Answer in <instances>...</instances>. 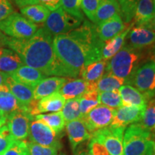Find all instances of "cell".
<instances>
[{"label":"cell","instance_id":"obj_19","mask_svg":"<svg viewBox=\"0 0 155 155\" xmlns=\"http://www.w3.org/2000/svg\"><path fill=\"white\" fill-rule=\"evenodd\" d=\"M65 98L59 92L48 96L38 101L35 107L32 110L31 115L35 116L43 113H55L61 111L65 103Z\"/></svg>","mask_w":155,"mask_h":155},{"label":"cell","instance_id":"obj_33","mask_svg":"<svg viewBox=\"0 0 155 155\" xmlns=\"http://www.w3.org/2000/svg\"><path fill=\"white\" fill-rule=\"evenodd\" d=\"M139 0H118L120 6V16L127 25L134 18L136 9Z\"/></svg>","mask_w":155,"mask_h":155},{"label":"cell","instance_id":"obj_50","mask_svg":"<svg viewBox=\"0 0 155 155\" xmlns=\"http://www.w3.org/2000/svg\"><path fill=\"white\" fill-rule=\"evenodd\" d=\"M153 2V5H154V10H155V0H152Z\"/></svg>","mask_w":155,"mask_h":155},{"label":"cell","instance_id":"obj_16","mask_svg":"<svg viewBox=\"0 0 155 155\" xmlns=\"http://www.w3.org/2000/svg\"><path fill=\"white\" fill-rule=\"evenodd\" d=\"M65 129L73 152L81 144L91 139V134L89 132L81 119L68 122L65 124Z\"/></svg>","mask_w":155,"mask_h":155},{"label":"cell","instance_id":"obj_43","mask_svg":"<svg viewBox=\"0 0 155 155\" xmlns=\"http://www.w3.org/2000/svg\"><path fill=\"white\" fill-rule=\"evenodd\" d=\"M35 5H41L50 12L55 11L61 7V0H35Z\"/></svg>","mask_w":155,"mask_h":155},{"label":"cell","instance_id":"obj_1","mask_svg":"<svg viewBox=\"0 0 155 155\" xmlns=\"http://www.w3.org/2000/svg\"><path fill=\"white\" fill-rule=\"evenodd\" d=\"M53 38L44 27L39 28L28 40L10 38L0 31V48L12 50L24 65L38 70L47 76L76 78L56 56Z\"/></svg>","mask_w":155,"mask_h":155},{"label":"cell","instance_id":"obj_31","mask_svg":"<svg viewBox=\"0 0 155 155\" xmlns=\"http://www.w3.org/2000/svg\"><path fill=\"white\" fill-rule=\"evenodd\" d=\"M79 104L81 116L83 117L91 110L99 105L100 92L98 90L88 91L79 98Z\"/></svg>","mask_w":155,"mask_h":155},{"label":"cell","instance_id":"obj_32","mask_svg":"<svg viewBox=\"0 0 155 155\" xmlns=\"http://www.w3.org/2000/svg\"><path fill=\"white\" fill-rule=\"evenodd\" d=\"M61 112L65 123L74 121V120L81 119L82 116H81L80 111L79 98L65 101V105Z\"/></svg>","mask_w":155,"mask_h":155},{"label":"cell","instance_id":"obj_35","mask_svg":"<svg viewBox=\"0 0 155 155\" xmlns=\"http://www.w3.org/2000/svg\"><path fill=\"white\" fill-rule=\"evenodd\" d=\"M143 128L152 131L155 125V98H152L147 103L142 119L139 122Z\"/></svg>","mask_w":155,"mask_h":155},{"label":"cell","instance_id":"obj_39","mask_svg":"<svg viewBox=\"0 0 155 155\" xmlns=\"http://www.w3.org/2000/svg\"><path fill=\"white\" fill-rule=\"evenodd\" d=\"M15 141V139L9 134L7 125L0 128V155L5 154Z\"/></svg>","mask_w":155,"mask_h":155},{"label":"cell","instance_id":"obj_45","mask_svg":"<svg viewBox=\"0 0 155 155\" xmlns=\"http://www.w3.org/2000/svg\"><path fill=\"white\" fill-rule=\"evenodd\" d=\"M7 116L0 111V128L6 124V123H7Z\"/></svg>","mask_w":155,"mask_h":155},{"label":"cell","instance_id":"obj_30","mask_svg":"<svg viewBox=\"0 0 155 155\" xmlns=\"http://www.w3.org/2000/svg\"><path fill=\"white\" fill-rule=\"evenodd\" d=\"M125 84H127V82L124 79L108 73H105V74L96 82V88L99 92L119 90Z\"/></svg>","mask_w":155,"mask_h":155},{"label":"cell","instance_id":"obj_29","mask_svg":"<svg viewBox=\"0 0 155 155\" xmlns=\"http://www.w3.org/2000/svg\"><path fill=\"white\" fill-rule=\"evenodd\" d=\"M35 120L43 122L49 127L58 135H60L65 127V121L61 111L49 113L46 114H38L35 116Z\"/></svg>","mask_w":155,"mask_h":155},{"label":"cell","instance_id":"obj_21","mask_svg":"<svg viewBox=\"0 0 155 155\" xmlns=\"http://www.w3.org/2000/svg\"><path fill=\"white\" fill-rule=\"evenodd\" d=\"M122 106L146 108L149 101L139 91L131 86L125 84L119 89Z\"/></svg>","mask_w":155,"mask_h":155},{"label":"cell","instance_id":"obj_51","mask_svg":"<svg viewBox=\"0 0 155 155\" xmlns=\"http://www.w3.org/2000/svg\"><path fill=\"white\" fill-rule=\"evenodd\" d=\"M58 155H65V154H58Z\"/></svg>","mask_w":155,"mask_h":155},{"label":"cell","instance_id":"obj_40","mask_svg":"<svg viewBox=\"0 0 155 155\" xmlns=\"http://www.w3.org/2000/svg\"><path fill=\"white\" fill-rule=\"evenodd\" d=\"M28 150L27 141L15 140L11 147L6 151L3 155H28Z\"/></svg>","mask_w":155,"mask_h":155},{"label":"cell","instance_id":"obj_17","mask_svg":"<svg viewBox=\"0 0 155 155\" xmlns=\"http://www.w3.org/2000/svg\"><path fill=\"white\" fill-rule=\"evenodd\" d=\"M95 25L97 35L103 42L111 40L121 33L126 28V25L119 15Z\"/></svg>","mask_w":155,"mask_h":155},{"label":"cell","instance_id":"obj_24","mask_svg":"<svg viewBox=\"0 0 155 155\" xmlns=\"http://www.w3.org/2000/svg\"><path fill=\"white\" fill-rule=\"evenodd\" d=\"M155 17V10L152 0H139L136 9L134 25L137 26L148 25Z\"/></svg>","mask_w":155,"mask_h":155},{"label":"cell","instance_id":"obj_8","mask_svg":"<svg viewBox=\"0 0 155 155\" xmlns=\"http://www.w3.org/2000/svg\"><path fill=\"white\" fill-rule=\"evenodd\" d=\"M126 129L109 126L95 131L91 137L102 143L110 155H123V139Z\"/></svg>","mask_w":155,"mask_h":155},{"label":"cell","instance_id":"obj_11","mask_svg":"<svg viewBox=\"0 0 155 155\" xmlns=\"http://www.w3.org/2000/svg\"><path fill=\"white\" fill-rule=\"evenodd\" d=\"M4 78L5 85L13 94L24 111L30 114L32 108L35 105L37 101L34 99L33 88L19 83L15 81L11 75L2 73Z\"/></svg>","mask_w":155,"mask_h":155},{"label":"cell","instance_id":"obj_12","mask_svg":"<svg viewBox=\"0 0 155 155\" xmlns=\"http://www.w3.org/2000/svg\"><path fill=\"white\" fill-rule=\"evenodd\" d=\"M35 117L28 112L19 110L7 116L6 125L10 135L15 140H25L29 136L31 121Z\"/></svg>","mask_w":155,"mask_h":155},{"label":"cell","instance_id":"obj_14","mask_svg":"<svg viewBox=\"0 0 155 155\" xmlns=\"http://www.w3.org/2000/svg\"><path fill=\"white\" fill-rule=\"evenodd\" d=\"M145 108L122 106L116 109L113 121L110 126L113 127H127L129 124L139 123L144 116Z\"/></svg>","mask_w":155,"mask_h":155},{"label":"cell","instance_id":"obj_28","mask_svg":"<svg viewBox=\"0 0 155 155\" xmlns=\"http://www.w3.org/2000/svg\"><path fill=\"white\" fill-rule=\"evenodd\" d=\"M108 61L101 60L86 65L79 72V75L82 79L90 83L96 82L105 74Z\"/></svg>","mask_w":155,"mask_h":155},{"label":"cell","instance_id":"obj_36","mask_svg":"<svg viewBox=\"0 0 155 155\" xmlns=\"http://www.w3.org/2000/svg\"><path fill=\"white\" fill-rule=\"evenodd\" d=\"M81 2L82 0H61V7L69 15L82 21L84 20V16L81 9Z\"/></svg>","mask_w":155,"mask_h":155},{"label":"cell","instance_id":"obj_38","mask_svg":"<svg viewBox=\"0 0 155 155\" xmlns=\"http://www.w3.org/2000/svg\"><path fill=\"white\" fill-rule=\"evenodd\" d=\"M101 0H82L81 2V9L83 13L91 21L94 22L95 15L98 8Z\"/></svg>","mask_w":155,"mask_h":155},{"label":"cell","instance_id":"obj_2","mask_svg":"<svg viewBox=\"0 0 155 155\" xmlns=\"http://www.w3.org/2000/svg\"><path fill=\"white\" fill-rule=\"evenodd\" d=\"M104 42L97 35L96 25L83 21L78 28L53 38V48L59 61L78 77L86 65L102 60Z\"/></svg>","mask_w":155,"mask_h":155},{"label":"cell","instance_id":"obj_5","mask_svg":"<svg viewBox=\"0 0 155 155\" xmlns=\"http://www.w3.org/2000/svg\"><path fill=\"white\" fill-rule=\"evenodd\" d=\"M38 30V25L16 12L0 22L1 32L8 37L18 40H28L33 36Z\"/></svg>","mask_w":155,"mask_h":155},{"label":"cell","instance_id":"obj_22","mask_svg":"<svg viewBox=\"0 0 155 155\" xmlns=\"http://www.w3.org/2000/svg\"><path fill=\"white\" fill-rule=\"evenodd\" d=\"M23 65L22 60L15 51L0 48V72L12 75Z\"/></svg>","mask_w":155,"mask_h":155},{"label":"cell","instance_id":"obj_3","mask_svg":"<svg viewBox=\"0 0 155 155\" xmlns=\"http://www.w3.org/2000/svg\"><path fill=\"white\" fill-rule=\"evenodd\" d=\"M149 58L147 50H139L124 45L123 48L109 61H108L106 72L124 79L127 84L132 78L137 70Z\"/></svg>","mask_w":155,"mask_h":155},{"label":"cell","instance_id":"obj_47","mask_svg":"<svg viewBox=\"0 0 155 155\" xmlns=\"http://www.w3.org/2000/svg\"><path fill=\"white\" fill-rule=\"evenodd\" d=\"M75 155H90V154H89L88 152H86V151L79 150V151H78L76 153H75Z\"/></svg>","mask_w":155,"mask_h":155},{"label":"cell","instance_id":"obj_42","mask_svg":"<svg viewBox=\"0 0 155 155\" xmlns=\"http://www.w3.org/2000/svg\"><path fill=\"white\" fill-rule=\"evenodd\" d=\"M14 12V8L9 0H0V22Z\"/></svg>","mask_w":155,"mask_h":155},{"label":"cell","instance_id":"obj_37","mask_svg":"<svg viewBox=\"0 0 155 155\" xmlns=\"http://www.w3.org/2000/svg\"><path fill=\"white\" fill-rule=\"evenodd\" d=\"M29 155H58V149L53 147H44L32 141H27Z\"/></svg>","mask_w":155,"mask_h":155},{"label":"cell","instance_id":"obj_4","mask_svg":"<svg viewBox=\"0 0 155 155\" xmlns=\"http://www.w3.org/2000/svg\"><path fill=\"white\" fill-rule=\"evenodd\" d=\"M123 155H154V134L139 123L126 129L123 139Z\"/></svg>","mask_w":155,"mask_h":155},{"label":"cell","instance_id":"obj_13","mask_svg":"<svg viewBox=\"0 0 155 155\" xmlns=\"http://www.w3.org/2000/svg\"><path fill=\"white\" fill-rule=\"evenodd\" d=\"M129 45L139 50H148L155 45V31L147 26H136L127 36Z\"/></svg>","mask_w":155,"mask_h":155},{"label":"cell","instance_id":"obj_23","mask_svg":"<svg viewBox=\"0 0 155 155\" xmlns=\"http://www.w3.org/2000/svg\"><path fill=\"white\" fill-rule=\"evenodd\" d=\"M134 25V22H132V23L121 33L114 37L111 40L104 42V45L102 50V60L106 61H109L124 46L128 34Z\"/></svg>","mask_w":155,"mask_h":155},{"label":"cell","instance_id":"obj_44","mask_svg":"<svg viewBox=\"0 0 155 155\" xmlns=\"http://www.w3.org/2000/svg\"><path fill=\"white\" fill-rule=\"evenodd\" d=\"M12 1L14 2L15 5L19 8H22V7H26L28 5H35V0H12Z\"/></svg>","mask_w":155,"mask_h":155},{"label":"cell","instance_id":"obj_27","mask_svg":"<svg viewBox=\"0 0 155 155\" xmlns=\"http://www.w3.org/2000/svg\"><path fill=\"white\" fill-rule=\"evenodd\" d=\"M20 12L29 21L37 25L45 22L50 11L41 5H32L20 8Z\"/></svg>","mask_w":155,"mask_h":155},{"label":"cell","instance_id":"obj_18","mask_svg":"<svg viewBox=\"0 0 155 155\" xmlns=\"http://www.w3.org/2000/svg\"><path fill=\"white\" fill-rule=\"evenodd\" d=\"M68 78L63 77L51 76L42 80L33 88V96L35 101H39L45 97L58 92Z\"/></svg>","mask_w":155,"mask_h":155},{"label":"cell","instance_id":"obj_15","mask_svg":"<svg viewBox=\"0 0 155 155\" xmlns=\"http://www.w3.org/2000/svg\"><path fill=\"white\" fill-rule=\"evenodd\" d=\"M97 90L96 82L90 83L83 79H71L68 81L58 92L65 100L80 98L88 91Z\"/></svg>","mask_w":155,"mask_h":155},{"label":"cell","instance_id":"obj_26","mask_svg":"<svg viewBox=\"0 0 155 155\" xmlns=\"http://www.w3.org/2000/svg\"><path fill=\"white\" fill-rule=\"evenodd\" d=\"M19 110L23 111L22 106L9 88L5 85L0 86V111L7 117Z\"/></svg>","mask_w":155,"mask_h":155},{"label":"cell","instance_id":"obj_25","mask_svg":"<svg viewBox=\"0 0 155 155\" xmlns=\"http://www.w3.org/2000/svg\"><path fill=\"white\" fill-rule=\"evenodd\" d=\"M118 15H120L118 0H101L95 15L94 23L98 25Z\"/></svg>","mask_w":155,"mask_h":155},{"label":"cell","instance_id":"obj_52","mask_svg":"<svg viewBox=\"0 0 155 155\" xmlns=\"http://www.w3.org/2000/svg\"><path fill=\"white\" fill-rule=\"evenodd\" d=\"M28 155H29V153H28Z\"/></svg>","mask_w":155,"mask_h":155},{"label":"cell","instance_id":"obj_46","mask_svg":"<svg viewBox=\"0 0 155 155\" xmlns=\"http://www.w3.org/2000/svg\"><path fill=\"white\" fill-rule=\"evenodd\" d=\"M145 26L149 27V28H150L151 29H152L153 30L155 31V17L153 18L152 20L151 21L150 24H149L148 25H145Z\"/></svg>","mask_w":155,"mask_h":155},{"label":"cell","instance_id":"obj_20","mask_svg":"<svg viewBox=\"0 0 155 155\" xmlns=\"http://www.w3.org/2000/svg\"><path fill=\"white\" fill-rule=\"evenodd\" d=\"M19 83L34 88L39 83L47 78L43 73L33 68L23 65L11 75Z\"/></svg>","mask_w":155,"mask_h":155},{"label":"cell","instance_id":"obj_34","mask_svg":"<svg viewBox=\"0 0 155 155\" xmlns=\"http://www.w3.org/2000/svg\"><path fill=\"white\" fill-rule=\"evenodd\" d=\"M100 104L114 109L122 106V101L119 90L100 92Z\"/></svg>","mask_w":155,"mask_h":155},{"label":"cell","instance_id":"obj_49","mask_svg":"<svg viewBox=\"0 0 155 155\" xmlns=\"http://www.w3.org/2000/svg\"><path fill=\"white\" fill-rule=\"evenodd\" d=\"M152 132L153 134L155 135V125L154 126V127H153V129H152Z\"/></svg>","mask_w":155,"mask_h":155},{"label":"cell","instance_id":"obj_10","mask_svg":"<svg viewBox=\"0 0 155 155\" xmlns=\"http://www.w3.org/2000/svg\"><path fill=\"white\" fill-rule=\"evenodd\" d=\"M28 137L30 141L41 146L53 147L58 150L62 148L59 135L40 121L31 122Z\"/></svg>","mask_w":155,"mask_h":155},{"label":"cell","instance_id":"obj_9","mask_svg":"<svg viewBox=\"0 0 155 155\" xmlns=\"http://www.w3.org/2000/svg\"><path fill=\"white\" fill-rule=\"evenodd\" d=\"M116 109L99 104L83 116L81 120L85 124L89 132L95 131L109 127L113 121Z\"/></svg>","mask_w":155,"mask_h":155},{"label":"cell","instance_id":"obj_6","mask_svg":"<svg viewBox=\"0 0 155 155\" xmlns=\"http://www.w3.org/2000/svg\"><path fill=\"white\" fill-rule=\"evenodd\" d=\"M139 91L150 101L155 97V61L143 63L137 70L129 85Z\"/></svg>","mask_w":155,"mask_h":155},{"label":"cell","instance_id":"obj_7","mask_svg":"<svg viewBox=\"0 0 155 155\" xmlns=\"http://www.w3.org/2000/svg\"><path fill=\"white\" fill-rule=\"evenodd\" d=\"M83 21L69 15L62 7L50 12L44 28L53 36L66 34L81 25Z\"/></svg>","mask_w":155,"mask_h":155},{"label":"cell","instance_id":"obj_41","mask_svg":"<svg viewBox=\"0 0 155 155\" xmlns=\"http://www.w3.org/2000/svg\"><path fill=\"white\" fill-rule=\"evenodd\" d=\"M88 147L90 155H110L105 146L99 141L92 137L90 139Z\"/></svg>","mask_w":155,"mask_h":155},{"label":"cell","instance_id":"obj_48","mask_svg":"<svg viewBox=\"0 0 155 155\" xmlns=\"http://www.w3.org/2000/svg\"><path fill=\"white\" fill-rule=\"evenodd\" d=\"M2 85H5V82H4L3 75L2 74V73L0 72V86H2Z\"/></svg>","mask_w":155,"mask_h":155}]
</instances>
